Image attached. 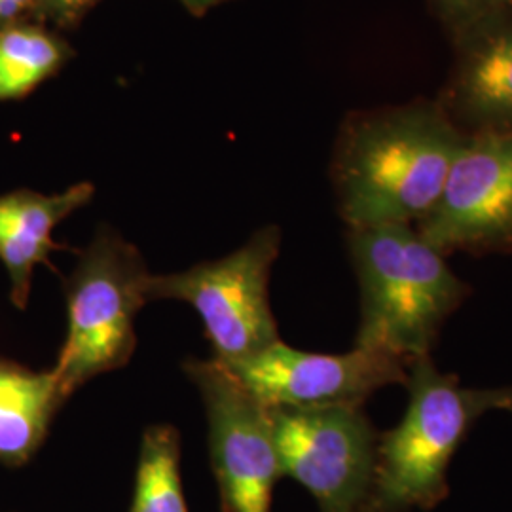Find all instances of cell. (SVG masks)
Here are the masks:
<instances>
[{
    "instance_id": "52a82bcc",
    "label": "cell",
    "mask_w": 512,
    "mask_h": 512,
    "mask_svg": "<svg viewBox=\"0 0 512 512\" xmlns=\"http://www.w3.org/2000/svg\"><path fill=\"white\" fill-rule=\"evenodd\" d=\"M183 368L205 404L220 511L272 512L283 471L270 406L217 359H188Z\"/></svg>"
},
{
    "instance_id": "277c9868",
    "label": "cell",
    "mask_w": 512,
    "mask_h": 512,
    "mask_svg": "<svg viewBox=\"0 0 512 512\" xmlns=\"http://www.w3.org/2000/svg\"><path fill=\"white\" fill-rule=\"evenodd\" d=\"M150 275L139 249L109 226L82 251L65 281L67 336L52 368L67 401L93 378L131 361L135 317L150 302Z\"/></svg>"
},
{
    "instance_id": "9a60e30c",
    "label": "cell",
    "mask_w": 512,
    "mask_h": 512,
    "mask_svg": "<svg viewBox=\"0 0 512 512\" xmlns=\"http://www.w3.org/2000/svg\"><path fill=\"white\" fill-rule=\"evenodd\" d=\"M101 0H42L44 19H52L59 27H74L90 14Z\"/></svg>"
},
{
    "instance_id": "9c48e42d",
    "label": "cell",
    "mask_w": 512,
    "mask_h": 512,
    "mask_svg": "<svg viewBox=\"0 0 512 512\" xmlns=\"http://www.w3.org/2000/svg\"><path fill=\"white\" fill-rule=\"evenodd\" d=\"M408 361L380 349L355 348L342 355L311 353L275 342L253 357L224 365L270 408L363 406L387 385L404 384Z\"/></svg>"
},
{
    "instance_id": "7a4b0ae2",
    "label": "cell",
    "mask_w": 512,
    "mask_h": 512,
    "mask_svg": "<svg viewBox=\"0 0 512 512\" xmlns=\"http://www.w3.org/2000/svg\"><path fill=\"white\" fill-rule=\"evenodd\" d=\"M361 319L359 348L414 361L431 355L442 325L467 298L469 287L412 224L348 228Z\"/></svg>"
},
{
    "instance_id": "8992f818",
    "label": "cell",
    "mask_w": 512,
    "mask_h": 512,
    "mask_svg": "<svg viewBox=\"0 0 512 512\" xmlns=\"http://www.w3.org/2000/svg\"><path fill=\"white\" fill-rule=\"evenodd\" d=\"M270 416L283 476L321 512H366L380 433L363 406L270 408Z\"/></svg>"
},
{
    "instance_id": "7c38bea8",
    "label": "cell",
    "mask_w": 512,
    "mask_h": 512,
    "mask_svg": "<svg viewBox=\"0 0 512 512\" xmlns=\"http://www.w3.org/2000/svg\"><path fill=\"white\" fill-rule=\"evenodd\" d=\"M69 44L40 23H16L0 29V101L23 99L61 71Z\"/></svg>"
},
{
    "instance_id": "5bb4252c",
    "label": "cell",
    "mask_w": 512,
    "mask_h": 512,
    "mask_svg": "<svg viewBox=\"0 0 512 512\" xmlns=\"http://www.w3.org/2000/svg\"><path fill=\"white\" fill-rule=\"evenodd\" d=\"M459 95L488 128H512V29L488 38L471 54Z\"/></svg>"
},
{
    "instance_id": "6da1fadb",
    "label": "cell",
    "mask_w": 512,
    "mask_h": 512,
    "mask_svg": "<svg viewBox=\"0 0 512 512\" xmlns=\"http://www.w3.org/2000/svg\"><path fill=\"white\" fill-rule=\"evenodd\" d=\"M463 139L435 110L351 122L332 162L340 215L348 228L416 226L439 202Z\"/></svg>"
},
{
    "instance_id": "30bf717a",
    "label": "cell",
    "mask_w": 512,
    "mask_h": 512,
    "mask_svg": "<svg viewBox=\"0 0 512 512\" xmlns=\"http://www.w3.org/2000/svg\"><path fill=\"white\" fill-rule=\"evenodd\" d=\"M93 196L95 186L88 181L59 194L19 188L0 196V262L10 277V300L18 310L27 308L35 268L50 264V255L63 249L55 243V228Z\"/></svg>"
},
{
    "instance_id": "2e32d148",
    "label": "cell",
    "mask_w": 512,
    "mask_h": 512,
    "mask_svg": "<svg viewBox=\"0 0 512 512\" xmlns=\"http://www.w3.org/2000/svg\"><path fill=\"white\" fill-rule=\"evenodd\" d=\"M44 19L42 0H0V29Z\"/></svg>"
},
{
    "instance_id": "8fae6325",
    "label": "cell",
    "mask_w": 512,
    "mask_h": 512,
    "mask_svg": "<svg viewBox=\"0 0 512 512\" xmlns=\"http://www.w3.org/2000/svg\"><path fill=\"white\" fill-rule=\"evenodd\" d=\"M65 403L54 370L35 372L0 357V463L21 467L35 458Z\"/></svg>"
},
{
    "instance_id": "ac0fdd59",
    "label": "cell",
    "mask_w": 512,
    "mask_h": 512,
    "mask_svg": "<svg viewBox=\"0 0 512 512\" xmlns=\"http://www.w3.org/2000/svg\"><path fill=\"white\" fill-rule=\"evenodd\" d=\"M179 2L192 16H205L209 10L217 8L224 2H230V0H179Z\"/></svg>"
},
{
    "instance_id": "ba28073f",
    "label": "cell",
    "mask_w": 512,
    "mask_h": 512,
    "mask_svg": "<svg viewBox=\"0 0 512 512\" xmlns=\"http://www.w3.org/2000/svg\"><path fill=\"white\" fill-rule=\"evenodd\" d=\"M442 255L512 249V128L465 137L439 202L416 224Z\"/></svg>"
},
{
    "instance_id": "5b68a950",
    "label": "cell",
    "mask_w": 512,
    "mask_h": 512,
    "mask_svg": "<svg viewBox=\"0 0 512 512\" xmlns=\"http://www.w3.org/2000/svg\"><path fill=\"white\" fill-rule=\"evenodd\" d=\"M281 249L277 226L256 230L238 251L177 274L150 275L148 300H181L198 311L213 359L234 365L279 342L270 272Z\"/></svg>"
},
{
    "instance_id": "4fadbf2b",
    "label": "cell",
    "mask_w": 512,
    "mask_h": 512,
    "mask_svg": "<svg viewBox=\"0 0 512 512\" xmlns=\"http://www.w3.org/2000/svg\"><path fill=\"white\" fill-rule=\"evenodd\" d=\"M128 512H190L181 476V435L173 425L145 429Z\"/></svg>"
},
{
    "instance_id": "3957f363",
    "label": "cell",
    "mask_w": 512,
    "mask_h": 512,
    "mask_svg": "<svg viewBox=\"0 0 512 512\" xmlns=\"http://www.w3.org/2000/svg\"><path fill=\"white\" fill-rule=\"evenodd\" d=\"M403 420L380 433L366 512L433 511L450 494L448 469L476 421L512 412V385L473 389L442 374L431 355L408 365Z\"/></svg>"
},
{
    "instance_id": "e0dca14e",
    "label": "cell",
    "mask_w": 512,
    "mask_h": 512,
    "mask_svg": "<svg viewBox=\"0 0 512 512\" xmlns=\"http://www.w3.org/2000/svg\"><path fill=\"white\" fill-rule=\"evenodd\" d=\"M440 4L461 18H475L495 8L501 0H439Z\"/></svg>"
}]
</instances>
